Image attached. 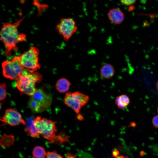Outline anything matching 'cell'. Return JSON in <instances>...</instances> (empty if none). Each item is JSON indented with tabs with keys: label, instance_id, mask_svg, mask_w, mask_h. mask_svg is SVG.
Masks as SVG:
<instances>
[{
	"label": "cell",
	"instance_id": "6da1fadb",
	"mask_svg": "<svg viewBox=\"0 0 158 158\" xmlns=\"http://www.w3.org/2000/svg\"><path fill=\"white\" fill-rule=\"evenodd\" d=\"M23 19L21 18L14 23L7 22L3 25L0 32L1 40L5 47V56L11 55V51L16 49L18 43L26 41L25 35L19 33L18 30V27Z\"/></svg>",
	"mask_w": 158,
	"mask_h": 158
},
{
	"label": "cell",
	"instance_id": "7a4b0ae2",
	"mask_svg": "<svg viewBox=\"0 0 158 158\" xmlns=\"http://www.w3.org/2000/svg\"><path fill=\"white\" fill-rule=\"evenodd\" d=\"M42 77L37 72L31 73L24 69L17 81L16 87L21 92L32 96L37 90L35 83L40 82Z\"/></svg>",
	"mask_w": 158,
	"mask_h": 158
},
{
	"label": "cell",
	"instance_id": "3957f363",
	"mask_svg": "<svg viewBox=\"0 0 158 158\" xmlns=\"http://www.w3.org/2000/svg\"><path fill=\"white\" fill-rule=\"evenodd\" d=\"M33 122L39 133L44 138L49 140L56 139V122L37 116L33 120Z\"/></svg>",
	"mask_w": 158,
	"mask_h": 158
},
{
	"label": "cell",
	"instance_id": "277c9868",
	"mask_svg": "<svg viewBox=\"0 0 158 158\" xmlns=\"http://www.w3.org/2000/svg\"><path fill=\"white\" fill-rule=\"evenodd\" d=\"M39 52L37 48L32 47L20 56L21 63L25 70L33 73L40 68L38 61Z\"/></svg>",
	"mask_w": 158,
	"mask_h": 158
},
{
	"label": "cell",
	"instance_id": "5b68a950",
	"mask_svg": "<svg viewBox=\"0 0 158 158\" xmlns=\"http://www.w3.org/2000/svg\"><path fill=\"white\" fill-rule=\"evenodd\" d=\"M3 73L6 78L18 80L25 69L20 62V56H16L11 60L5 61L2 64Z\"/></svg>",
	"mask_w": 158,
	"mask_h": 158
},
{
	"label": "cell",
	"instance_id": "8992f818",
	"mask_svg": "<svg viewBox=\"0 0 158 158\" xmlns=\"http://www.w3.org/2000/svg\"><path fill=\"white\" fill-rule=\"evenodd\" d=\"M56 29L64 40L68 41L77 32L78 27L73 18H66L61 19Z\"/></svg>",
	"mask_w": 158,
	"mask_h": 158
},
{
	"label": "cell",
	"instance_id": "52a82bcc",
	"mask_svg": "<svg viewBox=\"0 0 158 158\" xmlns=\"http://www.w3.org/2000/svg\"><path fill=\"white\" fill-rule=\"evenodd\" d=\"M0 120L2 123V125H9L15 126L20 124L25 125L26 123L19 113L12 108L7 109L4 116L1 118Z\"/></svg>",
	"mask_w": 158,
	"mask_h": 158
},
{
	"label": "cell",
	"instance_id": "ba28073f",
	"mask_svg": "<svg viewBox=\"0 0 158 158\" xmlns=\"http://www.w3.org/2000/svg\"><path fill=\"white\" fill-rule=\"evenodd\" d=\"M31 97L40 104L42 111L48 109L51 105L52 99L51 94L42 88L37 89Z\"/></svg>",
	"mask_w": 158,
	"mask_h": 158
},
{
	"label": "cell",
	"instance_id": "9c48e42d",
	"mask_svg": "<svg viewBox=\"0 0 158 158\" xmlns=\"http://www.w3.org/2000/svg\"><path fill=\"white\" fill-rule=\"evenodd\" d=\"M107 15L109 21L116 25L121 24L124 19V13L119 9L116 8L110 9Z\"/></svg>",
	"mask_w": 158,
	"mask_h": 158
},
{
	"label": "cell",
	"instance_id": "30bf717a",
	"mask_svg": "<svg viewBox=\"0 0 158 158\" xmlns=\"http://www.w3.org/2000/svg\"><path fill=\"white\" fill-rule=\"evenodd\" d=\"M65 105L72 109L77 114H79L82 107L73 97L72 92H67L64 98Z\"/></svg>",
	"mask_w": 158,
	"mask_h": 158
},
{
	"label": "cell",
	"instance_id": "8fae6325",
	"mask_svg": "<svg viewBox=\"0 0 158 158\" xmlns=\"http://www.w3.org/2000/svg\"><path fill=\"white\" fill-rule=\"evenodd\" d=\"M115 69L113 66L109 63L103 65L101 67L100 73L101 75L105 79L111 78L115 74Z\"/></svg>",
	"mask_w": 158,
	"mask_h": 158
},
{
	"label": "cell",
	"instance_id": "7c38bea8",
	"mask_svg": "<svg viewBox=\"0 0 158 158\" xmlns=\"http://www.w3.org/2000/svg\"><path fill=\"white\" fill-rule=\"evenodd\" d=\"M71 85V83L67 79L62 78L57 81L56 84V87L59 92L63 93L68 91Z\"/></svg>",
	"mask_w": 158,
	"mask_h": 158
},
{
	"label": "cell",
	"instance_id": "4fadbf2b",
	"mask_svg": "<svg viewBox=\"0 0 158 158\" xmlns=\"http://www.w3.org/2000/svg\"><path fill=\"white\" fill-rule=\"evenodd\" d=\"M33 120L30 119L25 123L26 126L25 131L28 135L33 138L39 136L40 134L36 129L33 122Z\"/></svg>",
	"mask_w": 158,
	"mask_h": 158
},
{
	"label": "cell",
	"instance_id": "5bb4252c",
	"mask_svg": "<svg viewBox=\"0 0 158 158\" xmlns=\"http://www.w3.org/2000/svg\"><path fill=\"white\" fill-rule=\"evenodd\" d=\"M72 95L82 107L86 105L89 100L88 96L79 91H77L72 92Z\"/></svg>",
	"mask_w": 158,
	"mask_h": 158
},
{
	"label": "cell",
	"instance_id": "9a60e30c",
	"mask_svg": "<svg viewBox=\"0 0 158 158\" xmlns=\"http://www.w3.org/2000/svg\"><path fill=\"white\" fill-rule=\"evenodd\" d=\"M129 97L126 95H122L117 97L115 103L118 108L123 109L127 106L130 103Z\"/></svg>",
	"mask_w": 158,
	"mask_h": 158
},
{
	"label": "cell",
	"instance_id": "2e32d148",
	"mask_svg": "<svg viewBox=\"0 0 158 158\" xmlns=\"http://www.w3.org/2000/svg\"><path fill=\"white\" fill-rule=\"evenodd\" d=\"M47 152L45 149L40 146H36L34 148L32 154V158H45Z\"/></svg>",
	"mask_w": 158,
	"mask_h": 158
},
{
	"label": "cell",
	"instance_id": "e0dca14e",
	"mask_svg": "<svg viewBox=\"0 0 158 158\" xmlns=\"http://www.w3.org/2000/svg\"><path fill=\"white\" fill-rule=\"evenodd\" d=\"M28 106L31 110L35 113L42 112L40 104L31 97L28 102Z\"/></svg>",
	"mask_w": 158,
	"mask_h": 158
},
{
	"label": "cell",
	"instance_id": "ac0fdd59",
	"mask_svg": "<svg viewBox=\"0 0 158 158\" xmlns=\"http://www.w3.org/2000/svg\"><path fill=\"white\" fill-rule=\"evenodd\" d=\"M0 100L1 101L4 99L7 96L6 85L4 83L0 84Z\"/></svg>",
	"mask_w": 158,
	"mask_h": 158
},
{
	"label": "cell",
	"instance_id": "d6986e66",
	"mask_svg": "<svg viewBox=\"0 0 158 158\" xmlns=\"http://www.w3.org/2000/svg\"><path fill=\"white\" fill-rule=\"evenodd\" d=\"M46 157V158H63L55 151L47 152Z\"/></svg>",
	"mask_w": 158,
	"mask_h": 158
},
{
	"label": "cell",
	"instance_id": "ffe728a7",
	"mask_svg": "<svg viewBox=\"0 0 158 158\" xmlns=\"http://www.w3.org/2000/svg\"><path fill=\"white\" fill-rule=\"evenodd\" d=\"M121 4L123 5L129 6L134 4L136 2L134 0H123L120 1Z\"/></svg>",
	"mask_w": 158,
	"mask_h": 158
},
{
	"label": "cell",
	"instance_id": "44dd1931",
	"mask_svg": "<svg viewBox=\"0 0 158 158\" xmlns=\"http://www.w3.org/2000/svg\"><path fill=\"white\" fill-rule=\"evenodd\" d=\"M152 123L154 127L158 128V115H156L153 117Z\"/></svg>",
	"mask_w": 158,
	"mask_h": 158
},
{
	"label": "cell",
	"instance_id": "7402d4cb",
	"mask_svg": "<svg viewBox=\"0 0 158 158\" xmlns=\"http://www.w3.org/2000/svg\"><path fill=\"white\" fill-rule=\"evenodd\" d=\"M115 158H129L128 157H125L123 155L118 156Z\"/></svg>",
	"mask_w": 158,
	"mask_h": 158
},
{
	"label": "cell",
	"instance_id": "603a6c76",
	"mask_svg": "<svg viewBox=\"0 0 158 158\" xmlns=\"http://www.w3.org/2000/svg\"><path fill=\"white\" fill-rule=\"evenodd\" d=\"M79 120H82L83 119V117L80 114H78L77 116Z\"/></svg>",
	"mask_w": 158,
	"mask_h": 158
},
{
	"label": "cell",
	"instance_id": "cb8c5ba5",
	"mask_svg": "<svg viewBox=\"0 0 158 158\" xmlns=\"http://www.w3.org/2000/svg\"><path fill=\"white\" fill-rule=\"evenodd\" d=\"M156 87H157V90H158V81L157 82V84H156Z\"/></svg>",
	"mask_w": 158,
	"mask_h": 158
},
{
	"label": "cell",
	"instance_id": "d4e9b609",
	"mask_svg": "<svg viewBox=\"0 0 158 158\" xmlns=\"http://www.w3.org/2000/svg\"><path fill=\"white\" fill-rule=\"evenodd\" d=\"M66 158H75L73 157L69 156V157H68Z\"/></svg>",
	"mask_w": 158,
	"mask_h": 158
},
{
	"label": "cell",
	"instance_id": "484cf974",
	"mask_svg": "<svg viewBox=\"0 0 158 158\" xmlns=\"http://www.w3.org/2000/svg\"><path fill=\"white\" fill-rule=\"evenodd\" d=\"M157 112H158V108H157Z\"/></svg>",
	"mask_w": 158,
	"mask_h": 158
}]
</instances>
